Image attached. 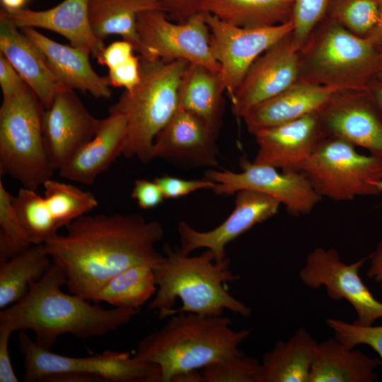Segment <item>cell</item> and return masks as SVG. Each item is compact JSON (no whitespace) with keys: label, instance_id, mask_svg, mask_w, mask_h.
Returning <instances> with one entry per match:
<instances>
[{"label":"cell","instance_id":"cell-20","mask_svg":"<svg viewBox=\"0 0 382 382\" xmlns=\"http://www.w3.org/2000/svg\"><path fill=\"white\" fill-rule=\"evenodd\" d=\"M216 140L199 119L178 105L172 118L156 136L152 157L194 166H217L219 149Z\"/></svg>","mask_w":382,"mask_h":382},{"label":"cell","instance_id":"cell-51","mask_svg":"<svg viewBox=\"0 0 382 382\" xmlns=\"http://www.w3.org/2000/svg\"><path fill=\"white\" fill-rule=\"evenodd\" d=\"M375 78L382 80V49L380 50L379 66H378V71Z\"/></svg>","mask_w":382,"mask_h":382},{"label":"cell","instance_id":"cell-32","mask_svg":"<svg viewBox=\"0 0 382 382\" xmlns=\"http://www.w3.org/2000/svg\"><path fill=\"white\" fill-rule=\"evenodd\" d=\"M42 185L45 188L44 197L59 228L66 227L98 205L94 194L71 184L51 178Z\"/></svg>","mask_w":382,"mask_h":382},{"label":"cell","instance_id":"cell-41","mask_svg":"<svg viewBox=\"0 0 382 382\" xmlns=\"http://www.w3.org/2000/svg\"><path fill=\"white\" fill-rule=\"evenodd\" d=\"M0 86L3 98L17 95L29 87L8 59L1 52Z\"/></svg>","mask_w":382,"mask_h":382},{"label":"cell","instance_id":"cell-12","mask_svg":"<svg viewBox=\"0 0 382 382\" xmlns=\"http://www.w3.org/2000/svg\"><path fill=\"white\" fill-rule=\"evenodd\" d=\"M367 260L369 256L347 264L335 249L316 248L308 255L299 278L312 289L324 286L332 300L347 301L357 316L353 323L371 325L382 318V302L374 296L359 274Z\"/></svg>","mask_w":382,"mask_h":382},{"label":"cell","instance_id":"cell-10","mask_svg":"<svg viewBox=\"0 0 382 382\" xmlns=\"http://www.w3.org/2000/svg\"><path fill=\"white\" fill-rule=\"evenodd\" d=\"M137 30L153 59H182L220 72V64L212 53L204 13L173 23L163 11H143L137 18Z\"/></svg>","mask_w":382,"mask_h":382},{"label":"cell","instance_id":"cell-28","mask_svg":"<svg viewBox=\"0 0 382 382\" xmlns=\"http://www.w3.org/2000/svg\"><path fill=\"white\" fill-rule=\"evenodd\" d=\"M317 344L302 328L287 341H277L262 357L260 382H309Z\"/></svg>","mask_w":382,"mask_h":382},{"label":"cell","instance_id":"cell-14","mask_svg":"<svg viewBox=\"0 0 382 382\" xmlns=\"http://www.w3.org/2000/svg\"><path fill=\"white\" fill-rule=\"evenodd\" d=\"M299 57L292 32L275 42L251 64L232 99V109L243 117L258 104L299 80Z\"/></svg>","mask_w":382,"mask_h":382},{"label":"cell","instance_id":"cell-40","mask_svg":"<svg viewBox=\"0 0 382 382\" xmlns=\"http://www.w3.org/2000/svg\"><path fill=\"white\" fill-rule=\"evenodd\" d=\"M110 86L132 91L141 79L140 55H133L125 62L108 69L107 76Z\"/></svg>","mask_w":382,"mask_h":382},{"label":"cell","instance_id":"cell-33","mask_svg":"<svg viewBox=\"0 0 382 382\" xmlns=\"http://www.w3.org/2000/svg\"><path fill=\"white\" fill-rule=\"evenodd\" d=\"M13 209L33 245L44 244L55 237L56 225L44 197L24 187L13 197Z\"/></svg>","mask_w":382,"mask_h":382},{"label":"cell","instance_id":"cell-47","mask_svg":"<svg viewBox=\"0 0 382 382\" xmlns=\"http://www.w3.org/2000/svg\"><path fill=\"white\" fill-rule=\"evenodd\" d=\"M42 382H104L101 378L74 372L49 376Z\"/></svg>","mask_w":382,"mask_h":382},{"label":"cell","instance_id":"cell-43","mask_svg":"<svg viewBox=\"0 0 382 382\" xmlns=\"http://www.w3.org/2000/svg\"><path fill=\"white\" fill-rule=\"evenodd\" d=\"M134 46L128 41L122 40L115 41L105 47L100 65L106 66L108 69L114 68L126 61L134 55Z\"/></svg>","mask_w":382,"mask_h":382},{"label":"cell","instance_id":"cell-39","mask_svg":"<svg viewBox=\"0 0 382 382\" xmlns=\"http://www.w3.org/2000/svg\"><path fill=\"white\" fill-rule=\"evenodd\" d=\"M161 187L165 199L185 196L199 190L214 189L215 183L207 178L187 180L163 175L154 180Z\"/></svg>","mask_w":382,"mask_h":382},{"label":"cell","instance_id":"cell-23","mask_svg":"<svg viewBox=\"0 0 382 382\" xmlns=\"http://www.w3.org/2000/svg\"><path fill=\"white\" fill-rule=\"evenodd\" d=\"M18 29L1 8L0 52L8 59L47 108L57 93L67 87L54 76L37 47Z\"/></svg>","mask_w":382,"mask_h":382},{"label":"cell","instance_id":"cell-38","mask_svg":"<svg viewBox=\"0 0 382 382\" xmlns=\"http://www.w3.org/2000/svg\"><path fill=\"white\" fill-rule=\"evenodd\" d=\"M329 0H296L292 16V37L301 48L316 26L325 17Z\"/></svg>","mask_w":382,"mask_h":382},{"label":"cell","instance_id":"cell-35","mask_svg":"<svg viewBox=\"0 0 382 382\" xmlns=\"http://www.w3.org/2000/svg\"><path fill=\"white\" fill-rule=\"evenodd\" d=\"M13 198L0 180V264L33 245L13 209Z\"/></svg>","mask_w":382,"mask_h":382},{"label":"cell","instance_id":"cell-11","mask_svg":"<svg viewBox=\"0 0 382 382\" xmlns=\"http://www.w3.org/2000/svg\"><path fill=\"white\" fill-rule=\"evenodd\" d=\"M205 20L210 30L212 53L220 64V75L230 100L254 61L294 30L292 20L267 27H241L210 13H205Z\"/></svg>","mask_w":382,"mask_h":382},{"label":"cell","instance_id":"cell-9","mask_svg":"<svg viewBox=\"0 0 382 382\" xmlns=\"http://www.w3.org/2000/svg\"><path fill=\"white\" fill-rule=\"evenodd\" d=\"M19 349L24 359L25 382H42L49 376L74 372L96 376L108 382H161V370L155 364L129 352L106 350L91 357H69L40 347L21 331Z\"/></svg>","mask_w":382,"mask_h":382},{"label":"cell","instance_id":"cell-18","mask_svg":"<svg viewBox=\"0 0 382 382\" xmlns=\"http://www.w3.org/2000/svg\"><path fill=\"white\" fill-rule=\"evenodd\" d=\"M318 114L327 136L382 158V114L366 92L337 93Z\"/></svg>","mask_w":382,"mask_h":382},{"label":"cell","instance_id":"cell-29","mask_svg":"<svg viewBox=\"0 0 382 382\" xmlns=\"http://www.w3.org/2000/svg\"><path fill=\"white\" fill-rule=\"evenodd\" d=\"M296 0H203L197 13L241 27H267L292 20Z\"/></svg>","mask_w":382,"mask_h":382},{"label":"cell","instance_id":"cell-49","mask_svg":"<svg viewBox=\"0 0 382 382\" xmlns=\"http://www.w3.org/2000/svg\"><path fill=\"white\" fill-rule=\"evenodd\" d=\"M375 45L379 50L382 49V0H379L378 18L376 25L371 35Z\"/></svg>","mask_w":382,"mask_h":382},{"label":"cell","instance_id":"cell-13","mask_svg":"<svg viewBox=\"0 0 382 382\" xmlns=\"http://www.w3.org/2000/svg\"><path fill=\"white\" fill-rule=\"evenodd\" d=\"M240 164V173L226 170L205 172V178L215 183L213 191L216 195H231L242 190L258 191L277 199L294 216L310 214L322 199L302 172H279L274 167L246 158H242Z\"/></svg>","mask_w":382,"mask_h":382},{"label":"cell","instance_id":"cell-22","mask_svg":"<svg viewBox=\"0 0 382 382\" xmlns=\"http://www.w3.org/2000/svg\"><path fill=\"white\" fill-rule=\"evenodd\" d=\"M127 121L117 112H109L104 119H98L93 139L82 147L63 167L59 175L65 179L91 185L122 154Z\"/></svg>","mask_w":382,"mask_h":382},{"label":"cell","instance_id":"cell-4","mask_svg":"<svg viewBox=\"0 0 382 382\" xmlns=\"http://www.w3.org/2000/svg\"><path fill=\"white\" fill-rule=\"evenodd\" d=\"M231 323L223 315L177 313L162 328L143 337L134 355L156 364L161 382H172L180 374L241 352L238 347L250 330H235Z\"/></svg>","mask_w":382,"mask_h":382},{"label":"cell","instance_id":"cell-42","mask_svg":"<svg viewBox=\"0 0 382 382\" xmlns=\"http://www.w3.org/2000/svg\"><path fill=\"white\" fill-rule=\"evenodd\" d=\"M132 197L143 209L156 207L165 199L161 187L154 180L144 179H139L134 182Z\"/></svg>","mask_w":382,"mask_h":382},{"label":"cell","instance_id":"cell-2","mask_svg":"<svg viewBox=\"0 0 382 382\" xmlns=\"http://www.w3.org/2000/svg\"><path fill=\"white\" fill-rule=\"evenodd\" d=\"M62 269L52 263L45 276L19 301L0 311V325L13 331L32 330L35 342L49 349L62 335L81 340L103 336L128 323L139 310L105 309L74 294H66Z\"/></svg>","mask_w":382,"mask_h":382},{"label":"cell","instance_id":"cell-37","mask_svg":"<svg viewBox=\"0 0 382 382\" xmlns=\"http://www.w3.org/2000/svg\"><path fill=\"white\" fill-rule=\"evenodd\" d=\"M326 324L334 331L335 338L347 348L366 345L374 349L382 359V325H359L335 318H328Z\"/></svg>","mask_w":382,"mask_h":382},{"label":"cell","instance_id":"cell-24","mask_svg":"<svg viewBox=\"0 0 382 382\" xmlns=\"http://www.w3.org/2000/svg\"><path fill=\"white\" fill-rule=\"evenodd\" d=\"M335 93L326 87L298 81L254 107L242 118L248 131L253 134L262 129L318 114Z\"/></svg>","mask_w":382,"mask_h":382},{"label":"cell","instance_id":"cell-16","mask_svg":"<svg viewBox=\"0 0 382 382\" xmlns=\"http://www.w3.org/2000/svg\"><path fill=\"white\" fill-rule=\"evenodd\" d=\"M98 119L86 109L74 90L64 88L42 115V134L54 170L63 167L94 137Z\"/></svg>","mask_w":382,"mask_h":382},{"label":"cell","instance_id":"cell-25","mask_svg":"<svg viewBox=\"0 0 382 382\" xmlns=\"http://www.w3.org/2000/svg\"><path fill=\"white\" fill-rule=\"evenodd\" d=\"M224 93L220 72L189 64L181 79L178 105L199 119L217 138L222 124Z\"/></svg>","mask_w":382,"mask_h":382},{"label":"cell","instance_id":"cell-46","mask_svg":"<svg viewBox=\"0 0 382 382\" xmlns=\"http://www.w3.org/2000/svg\"><path fill=\"white\" fill-rule=\"evenodd\" d=\"M379 189L382 192V180L379 183ZM369 267L367 276L378 282H382V241L380 242L374 251L369 255Z\"/></svg>","mask_w":382,"mask_h":382},{"label":"cell","instance_id":"cell-34","mask_svg":"<svg viewBox=\"0 0 382 382\" xmlns=\"http://www.w3.org/2000/svg\"><path fill=\"white\" fill-rule=\"evenodd\" d=\"M379 0H329L326 17L354 35L369 37L378 18Z\"/></svg>","mask_w":382,"mask_h":382},{"label":"cell","instance_id":"cell-27","mask_svg":"<svg viewBox=\"0 0 382 382\" xmlns=\"http://www.w3.org/2000/svg\"><path fill=\"white\" fill-rule=\"evenodd\" d=\"M150 10L163 11L158 0H89L88 3L91 25L99 39L119 35L147 59L153 58L139 40L137 18L139 13Z\"/></svg>","mask_w":382,"mask_h":382},{"label":"cell","instance_id":"cell-3","mask_svg":"<svg viewBox=\"0 0 382 382\" xmlns=\"http://www.w3.org/2000/svg\"><path fill=\"white\" fill-rule=\"evenodd\" d=\"M163 253L162 260L153 267L157 290L149 304L160 319L181 312L221 316L224 310L245 317L250 315V308L224 286L240 278L230 270L229 259L216 262L209 249L190 256L168 243L163 245Z\"/></svg>","mask_w":382,"mask_h":382},{"label":"cell","instance_id":"cell-21","mask_svg":"<svg viewBox=\"0 0 382 382\" xmlns=\"http://www.w3.org/2000/svg\"><path fill=\"white\" fill-rule=\"evenodd\" d=\"M21 31L40 50L52 73L66 87L88 92L97 98H111L108 78L99 76L92 68L89 51L60 44L33 28H23Z\"/></svg>","mask_w":382,"mask_h":382},{"label":"cell","instance_id":"cell-6","mask_svg":"<svg viewBox=\"0 0 382 382\" xmlns=\"http://www.w3.org/2000/svg\"><path fill=\"white\" fill-rule=\"evenodd\" d=\"M185 60L147 59L140 56L141 79L125 91L109 112L124 115L127 121L122 155L147 163L152 159L155 139L178 107V90L189 65Z\"/></svg>","mask_w":382,"mask_h":382},{"label":"cell","instance_id":"cell-48","mask_svg":"<svg viewBox=\"0 0 382 382\" xmlns=\"http://www.w3.org/2000/svg\"><path fill=\"white\" fill-rule=\"evenodd\" d=\"M382 114V80L374 78L366 92Z\"/></svg>","mask_w":382,"mask_h":382},{"label":"cell","instance_id":"cell-1","mask_svg":"<svg viewBox=\"0 0 382 382\" xmlns=\"http://www.w3.org/2000/svg\"><path fill=\"white\" fill-rule=\"evenodd\" d=\"M44 243L53 264L63 271L69 293L93 301L101 288L136 265H157L163 254L156 244L163 224L137 214L83 215Z\"/></svg>","mask_w":382,"mask_h":382},{"label":"cell","instance_id":"cell-5","mask_svg":"<svg viewBox=\"0 0 382 382\" xmlns=\"http://www.w3.org/2000/svg\"><path fill=\"white\" fill-rule=\"evenodd\" d=\"M301 81L335 93L366 92L376 77L380 50L371 37H361L325 17L299 51Z\"/></svg>","mask_w":382,"mask_h":382},{"label":"cell","instance_id":"cell-19","mask_svg":"<svg viewBox=\"0 0 382 382\" xmlns=\"http://www.w3.org/2000/svg\"><path fill=\"white\" fill-rule=\"evenodd\" d=\"M88 3L89 0H64L43 11L2 9L18 28H42L57 33L66 38L71 46L89 51L100 63L105 46L92 29Z\"/></svg>","mask_w":382,"mask_h":382},{"label":"cell","instance_id":"cell-8","mask_svg":"<svg viewBox=\"0 0 382 382\" xmlns=\"http://www.w3.org/2000/svg\"><path fill=\"white\" fill-rule=\"evenodd\" d=\"M301 172L322 198L345 202L381 192L382 158L361 154L340 138L326 137Z\"/></svg>","mask_w":382,"mask_h":382},{"label":"cell","instance_id":"cell-17","mask_svg":"<svg viewBox=\"0 0 382 382\" xmlns=\"http://www.w3.org/2000/svg\"><path fill=\"white\" fill-rule=\"evenodd\" d=\"M253 135L258 145L253 162L284 172H301L320 143L328 137L319 114L262 129Z\"/></svg>","mask_w":382,"mask_h":382},{"label":"cell","instance_id":"cell-15","mask_svg":"<svg viewBox=\"0 0 382 382\" xmlns=\"http://www.w3.org/2000/svg\"><path fill=\"white\" fill-rule=\"evenodd\" d=\"M281 203L273 197L253 190H242L236 192L235 207L228 217L212 230L199 231L185 221H180L178 232L179 249L185 255L199 248L210 250L216 262L226 258V246L238 236L274 215Z\"/></svg>","mask_w":382,"mask_h":382},{"label":"cell","instance_id":"cell-45","mask_svg":"<svg viewBox=\"0 0 382 382\" xmlns=\"http://www.w3.org/2000/svg\"><path fill=\"white\" fill-rule=\"evenodd\" d=\"M203 0H158L162 9L168 14L183 21L196 13Z\"/></svg>","mask_w":382,"mask_h":382},{"label":"cell","instance_id":"cell-50","mask_svg":"<svg viewBox=\"0 0 382 382\" xmlns=\"http://www.w3.org/2000/svg\"><path fill=\"white\" fill-rule=\"evenodd\" d=\"M26 0H1L4 9L16 11L23 8Z\"/></svg>","mask_w":382,"mask_h":382},{"label":"cell","instance_id":"cell-44","mask_svg":"<svg viewBox=\"0 0 382 382\" xmlns=\"http://www.w3.org/2000/svg\"><path fill=\"white\" fill-rule=\"evenodd\" d=\"M12 332L9 328L0 325V382L18 381L9 353V340Z\"/></svg>","mask_w":382,"mask_h":382},{"label":"cell","instance_id":"cell-36","mask_svg":"<svg viewBox=\"0 0 382 382\" xmlns=\"http://www.w3.org/2000/svg\"><path fill=\"white\" fill-rule=\"evenodd\" d=\"M200 373L202 382H260L261 363L241 351L207 365Z\"/></svg>","mask_w":382,"mask_h":382},{"label":"cell","instance_id":"cell-30","mask_svg":"<svg viewBox=\"0 0 382 382\" xmlns=\"http://www.w3.org/2000/svg\"><path fill=\"white\" fill-rule=\"evenodd\" d=\"M52 265L44 244L32 245L24 252L1 263V310L21 300Z\"/></svg>","mask_w":382,"mask_h":382},{"label":"cell","instance_id":"cell-7","mask_svg":"<svg viewBox=\"0 0 382 382\" xmlns=\"http://www.w3.org/2000/svg\"><path fill=\"white\" fill-rule=\"evenodd\" d=\"M44 110L30 87L3 98L0 108V175L36 191L55 170L43 140Z\"/></svg>","mask_w":382,"mask_h":382},{"label":"cell","instance_id":"cell-26","mask_svg":"<svg viewBox=\"0 0 382 382\" xmlns=\"http://www.w3.org/2000/svg\"><path fill=\"white\" fill-rule=\"evenodd\" d=\"M380 364L376 358L328 338L316 345L309 382H372L378 378L375 370Z\"/></svg>","mask_w":382,"mask_h":382},{"label":"cell","instance_id":"cell-31","mask_svg":"<svg viewBox=\"0 0 382 382\" xmlns=\"http://www.w3.org/2000/svg\"><path fill=\"white\" fill-rule=\"evenodd\" d=\"M157 290L153 267H131L110 279L98 291L94 302L114 307L139 310Z\"/></svg>","mask_w":382,"mask_h":382}]
</instances>
